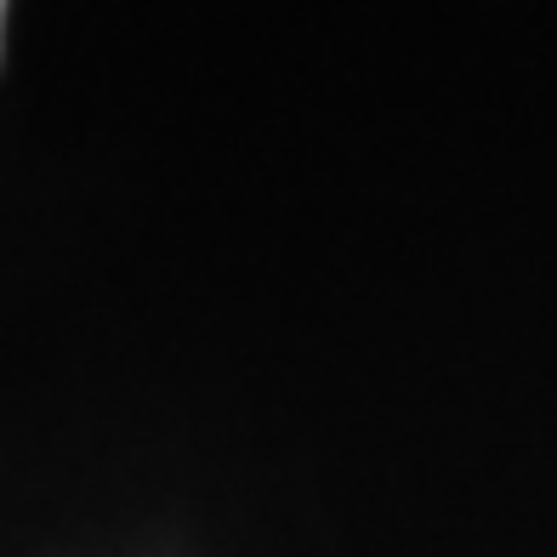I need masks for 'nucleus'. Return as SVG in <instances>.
I'll return each instance as SVG.
<instances>
[{
	"label": "nucleus",
	"instance_id": "1",
	"mask_svg": "<svg viewBox=\"0 0 557 557\" xmlns=\"http://www.w3.org/2000/svg\"><path fill=\"white\" fill-rule=\"evenodd\" d=\"M0 29H7V7H0Z\"/></svg>",
	"mask_w": 557,
	"mask_h": 557
}]
</instances>
